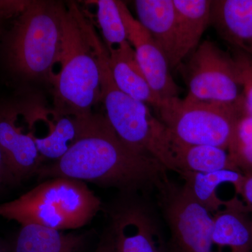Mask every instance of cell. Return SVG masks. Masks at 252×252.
<instances>
[{
	"instance_id": "cell-8",
	"label": "cell",
	"mask_w": 252,
	"mask_h": 252,
	"mask_svg": "<svg viewBox=\"0 0 252 252\" xmlns=\"http://www.w3.org/2000/svg\"><path fill=\"white\" fill-rule=\"evenodd\" d=\"M158 205L171 235L175 252H219L215 250L213 215L185 187L164 181L157 190Z\"/></svg>"
},
{
	"instance_id": "cell-10",
	"label": "cell",
	"mask_w": 252,
	"mask_h": 252,
	"mask_svg": "<svg viewBox=\"0 0 252 252\" xmlns=\"http://www.w3.org/2000/svg\"><path fill=\"white\" fill-rule=\"evenodd\" d=\"M110 219L117 252H165L160 227L145 204L126 200L110 210Z\"/></svg>"
},
{
	"instance_id": "cell-18",
	"label": "cell",
	"mask_w": 252,
	"mask_h": 252,
	"mask_svg": "<svg viewBox=\"0 0 252 252\" xmlns=\"http://www.w3.org/2000/svg\"><path fill=\"white\" fill-rule=\"evenodd\" d=\"M135 5L139 22L161 50L170 66L175 46L176 11L173 0H136Z\"/></svg>"
},
{
	"instance_id": "cell-27",
	"label": "cell",
	"mask_w": 252,
	"mask_h": 252,
	"mask_svg": "<svg viewBox=\"0 0 252 252\" xmlns=\"http://www.w3.org/2000/svg\"><path fill=\"white\" fill-rule=\"evenodd\" d=\"M94 252H117L114 243L109 235L99 244L98 248Z\"/></svg>"
},
{
	"instance_id": "cell-29",
	"label": "cell",
	"mask_w": 252,
	"mask_h": 252,
	"mask_svg": "<svg viewBox=\"0 0 252 252\" xmlns=\"http://www.w3.org/2000/svg\"><path fill=\"white\" fill-rule=\"evenodd\" d=\"M165 252H175L170 247H169V248H167L166 250H165Z\"/></svg>"
},
{
	"instance_id": "cell-22",
	"label": "cell",
	"mask_w": 252,
	"mask_h": 252,
	"mask_svg": "<svg viewBox=\"0 0 252 252\" xmlns=\"http://www.w3.org/2000/svg\"><path fill=\"white\" fill-rule=\"evenodd\" d=\"M88 2L97 6V22L105 39L107 51L117 49L127 42L125 27L117 1L97 0Z\"/></svg>"
},
{
	"instance_id": "cell-13",
	"label": "cell",
	"mask_w": 252,
	"mask_h": 252,
	"mask_svg": "<svg viewBox=\"0 0 252 252\" xmlns=\"http://www.w3.org/2000/svg\"><path fill=\"white\" fill-rule=\"evenodd\" d=\"M158 160L167 170L177 172L180 176L187 172L206 173L223 170H238L225 149L213 146L184 143L177 140L167 128Z\"/></svg>"
},
{
	"instance_id": "cell-16",
	"label": "cell",
	"mask_w": 252,
	"mask_h": 252,
	"mask_svg": "<svg viewBox=\"0 0 252 252\" xmlns=\"http://www.w3.org/2000/svg\"><path fill=\"white\" fill-rule=\"evenodd\" d=\"M107 52L113 79L119 89L132 98L154 109L158 107L162 99L149 85L130 43L127 41Z\"/></svg>"
},
{
	"instance_id": "cell-19",
	"label": "cell",
	"mask_w": 252,
	"mask_h": 252,
	"mask_svg": "<svg viewBox=\"0 0 252 252\" xmlns=\"http://www.w3.org/2000/svg\"><path fill=\"white\" fill-rule=\"evenodd\" d=\"M85 242L84 234L27 224L21 225L10 246L11 252H79Z\"/></svg>"
},
{
	"instance_id": "cell-25",
	"label": "cell",
	"mask_w": 252,
	"mask_h": 252,
	"mask_svg": "<svg viewBox=\"0 0 252 252\" xmlns=\"http://www.w3.org/2000/svg\"><path fill=\"white\" fill-rule=\"evenodd\" d=\"M236 194L241 196L242 201L252 212V173L244 175L243 181Z\"/></svg>"
},
{
	"instance_id": "cell-4",
	"label": "cell",
	"mask_w": 252,
	"mask_h": 252,
	"mask_svg": "<svg viewBox=\"0 0 252 252\" xmlns=\"http://www.w3.org/2000/svg\"><path fill=\"white\" fill-rule=\"evenodd\" d=\"M100 209V200L84 182L57 177L46 180L12 201L0 204V217L21 225L64 230L88 224Z\"/></svg>"
},
{
	"instance_id": "cell-21",
	"label": "cell",
	"mask_w": 252,
	"mask_h": 252,
	"mask_svg": "<svg viewBox=\"0 0 252 252\" xmlns=\"http://www.w3.org/2000/svg\"><path fill=\"white\" fill-rule=\"evenodd\" d=\"M230 160L243 175L252 173V117L244 104L239 112L227 148Z\"/></svg>"
},
{
	"instance_id": "cell-9",
	"label": "cell",
	"mask_w": 252,
	"mask_h": 252,
	"mask_svg": "<svg viewBox=\"0 0 252 252\" xmlns=\"http://www.w3.org/2000/svg\"><path fill=\"white\" fill-rule=\"evenodd\" d=\"M0 147L14 183L36 175L44 165L33 138L26 101L0 104Z\"/></svg>"
},
{
	"instance_id": "cell-11",
	"label": "cell",
	"mask_w": 252,
	"mask_h": 252,
	"mask_svg": "<svg viewBox=\"0 0 252 252\" xmlns=\"http://www.w3.org/2000/svg\"><path fill=\"white\" fill-rule=\"evenodd\" d=\"M127 40L135 50L137 61L146 79L161 99L178 97L179 87L170 74L165 56L148 31L132 16L125 3L117 1Z\"/></svg>"
},
{
	"instance_id": "cell-23",
	"label": "cell",
	"mask_w": 252,
	"mask_h": 252,
	"mask_svg": "<svg viewBox=\"0 0 252 252\" xmlns=\"http://www.w3.org/2000/svg\"><path fill=\"white\" fill-rule=\"evenodd\" d=\"M232 56L238 67L243 86L245 107L252 117V57L237 49L233 50Z\"/></svg>"
},
{
	"instance_id": "cell-14",
	"label": "cell",
	"mask_w": 252,
	"mask_h": 252,
	"mask_svg": "<svg viewBox=\"0 0 252 252\" xmlns=\"http://www.w3.org/2000/svg\"><path fill=\"white\" fill-rule=\"evenodd\" d=\"M210 26L234 49L252 57V0H212Z\"/></svg>"
},
{
	"instance_id": "cell-26",
	"label": "cell",
	"mask_w": 252,
	"mask_h": 252,
	"mask_svg": "<svg viewBox=\"0 0 252 252\" xmlns=\"http://www.w3.org/2000/svg\"><path fill=\"white\" fill-rule=\"evenodd\" d=\"M14 183L12 177L10 174L7 165H6L4 154L0 147V189L2 188L6 184Z\"/></svg>"
},
{
	"instance_id": "cell-30",
	"label": "cell",
	"mask_w": 252,
	"mask_h": 252,
	"mask_svg": "<svg viewBox=\"0 0 252 252\" xmlns=\"http://www.w3.org/2000/svg\"><path fill=\"white\" fill-rule=\"evenodd\" d=\"M251 235H252V217L251 218Z\"/></svg>"
},
{
	"instance_id": "cell-6",
	"label": "cell",
	"mask_w": 252,
	"mask_h": 252,
	"mask_svg": "<svg viewBox=\"0 0 252 252\" xmlns=\"http://www.w3.org/2000/svg\"><path fill=\"white\" fill-rule=\"evenodd\" d=\"M244 104L189 102L178 97L162 99L158 119L177 140L227 151L239 112Z\"/></svg>"
},
{
	"instance_id": "cell-24",
	"label": "cell",
	"mask_w": 252,
	"mask_h": 252,
	"mask_svg": "<svg viewBox=\"0 0 252 252\" xmlns=\"http://www.w3.org/2000/svg\"><path fill=\"white\" fill-rule=\"evenodd\" d=\"M30 2L27 0H0V33L2 25L10 20L11 24L26 9Z\"/></svg>"
},
{
	"instance_id": "cell-5",
	"label": "cell",
	"mask_w": 252,
	"mask_h": 252,
	"mask_svg": "<svg viewBox=\"0 0 252 252\" xmlns=\"http://www.w3.org/2000/svg\"><path fill=\"white\" fill-rule=\"evenodd\" d=\"M90 40L100 70V101L106 118L116 133L136 152L155 158L165 126L151 112L148 105L132 98L119 89L109 65L108 52L97 33Z\"/></svg>"
},
{
	"instance_id": "cell-7",
	"label": "cell",
	"mask_w": 252,
	"mask_h": 252,
	"mask_svg": "<svg viewBox=\"0 0 252 252\" xmlns=\"http://www.w3.org/2000/svg\"><path fill=\"white\" fill-rule=\"evenodd\" d=\"M189 102L236 104L243 100V89L233 56L211 41H204L192 53L183 69Z\"/></svg>"
},
{
	"instance_id": "cell-12",
	"label": "cell",
	"mask_w": 252,
	"mask_h": 252,
	"mask_svg": "<svg viewBox=\"0 0 252 252\" xmlns=\"http://www.w3.org/2000/svg\"><path fill=\"white\" fill-rule=\"evenodd\" d=\"M33 138L43 162H56L75 143L80 135L83 119L54 111L44 110L26 101Z\"/></svg>"
},
{
	"instance_id": "cell-17",
	"label": "cell",
	"mask_w": 252,
	"mask_h": 252,
	"mask_svg": "<svg viewBox=\"0 0 252 252\" xmlns=\"http://www.w3.org/2000/svg\"><path fill=\"white\" fill-rule=\"evenodd\" d=\"M248 207L234 197L213 215L215 246L229 249L230 252H252L251 218Z\"/></svg>"
},
{
	"instance_id": "cell-28",
	"label": "cell",
	"mask_w": 252,
	"mask_h": 252,
	"mask_svg": "<svg viewBox=\"0 0 252 252\" xmlns=\"http://www.w3.org/2000/svg\"><path fill=\"white\" fill-rule=\"evenodd\" d=\"M0 252H11L10 245L1 238H0Z\"/></svg>"
},
{
	"instance_id": "cell-2",
	"label": "cell",
	"mask_w": 252,
	"mask_h": 252,
	"mask_svg": "<svg viewBox=\"0 0 252 252\" xmlns=\"http://www.w3.org/2000/svg\"><path fill=\"white\" fill-rule=\"evenodd\" d=\"M86 16L71 2L62 11V45L51 70L55 109L84 119L100 101V70L86 28Z\"/></svg>"
},
{
	"instance_id": "cell-31",
	"label": "cell",
	"mask_w": 252,
	"mask_h": 252,
	"mask_svg": "<svg viewBox=\"0 0 252 252\" xmlns=\"http://www.w3.org/2000/svg\"><path fill=\"white\" fill-rule=\"evenodd\" d=\"M0 35H1V33H0Z\"/></svg>"
},
{
	"instance_id": "cell-3",
	"label": "cell",
	"mask_w": 252,
	"mask_h": 252,
	"mask_svg": "<svg viewBox=\"0 0 252 252\" xmlns=\"http://www.w3.org/2000/svg\"><path fill=\"white\" fill-rule=\"evenodd\" d=\"M63 8L57 1H31L2 34L5 64L19 79L49 81L62 45Z\"/></svg>"
},
{
	"instance_id": "cell-20",
	"label": "cell",
	"mask_w": 252,
	"mask_h": 252,
	"mask_svg": "<svg viewBox=\"0 0 252 252\" xmlns=\"http://www.w3.org/2000/svg\"><path fill=\"white\" fill-rule=\"evenodd\" d=\"M180 177L185 181L183 187L188 193L213 215L228 203V200H223L217 195L219 187L229 184L237 193L244 175L238 170H223L206 173L187 172Z\"/></svg>"
},
{
	"instance_id": "cell-1",
	"label": "cell",
	"mask_w": 252,
	"mask_h": 252,
	"mask_svg": "<svg viewBox=\"0 0 252 252\" xmlns=\"http://www.w3.org/2000/svg\"><path fill=\"white\" fill-rule=\"evenodd\" d=\"M168 170L155 158L136 152L116 133L105 116L82 120L80 135L67 153L44 164L40 180L64 177L115 187L126 193L157 190Z\"/></svg>"
},
{
	"instance_id": "cell-15",
	"label": "cell",
	"mask_w": 252,
	"mask_h": 252,
	"mask_svg": "<svg viewBox=\"0 0 252 252\" xmlns=\"http://www.w3.org/2000/svg\"><path fill=\"white\" fill-rule=\"evenodd\" d=\"M175 6V46L170 69L179 67L198 46L210 26L212 0H173Z\"/></svg>"
}]
</instances>
